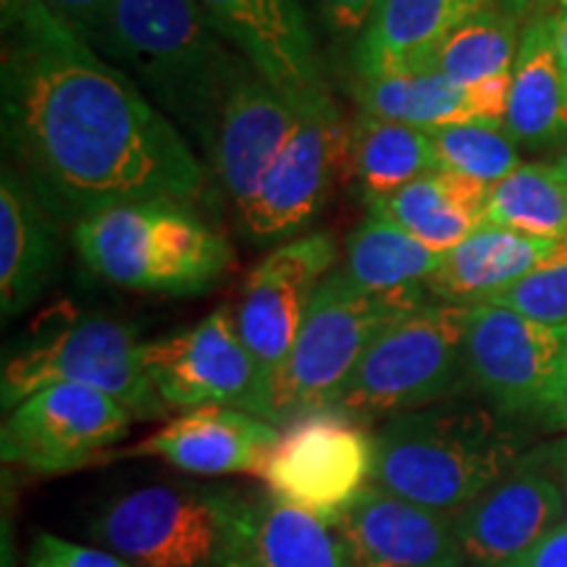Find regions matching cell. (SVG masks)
<instances>
[{
  "mask_svg": "<svg viewBox=\"0 0 567 567\" xmlns=\"http://www.w3.org/2000/svg\"><path fill=\"white\" fill-rule=\"evenodd\" d=\"M442 260L444 252L421 243L402 226L368 213L347 239L344 266L339 271L371 292H392L425 284L439 271Z\"/></svg>",
  "mask_w": 567,
  "mask_h": 567,
  "instance_id": "28",
  "label": "cell"
},
{
  "mask_svg": "<svg viewBox=\"0 0 567 567\" xmlns=\"http://www.w3.org/2000/svg\"><path fill=\"white\" fill-rule=\"evenodd\" d=\"M147 375L168 408L221 405L274 423V400L229 308L179 334L145 342Z\"/></svg>",
  "mask_w": 567,
  "mask_h": 567,
  "instance_id": "10",
  "label": "cell"
},
{
  "mask_svg": "<svg viewBox=\"0 0 567 567\" xmlns=\"http://www.w3.org/2000/svg\"><path fill=\"white\" fill-rule=\"evenodd\" d=\"M486 302L542 323H567V252L538 266L536 271L488 297Z\"/></svg>",
  "mask_w": 567,
  "mask_h": 567,
  "instance_id": "32",
  "label": "cell"
},
{
  "mask_svg": "<svg viewBox=\"0 0 567 567\" xmlns=\"http://www.w3.org/2000/svg\"><path fill=\"white\" fill-rule=\"evenodd\" d=\"M559 6H563V11H567V0H557Z\"/></svg>",
  "mask_w": 567,
  "mask_h": 567,
  "instance_id": "42",
  "label": "cell"
},
{
  "mask_svg": "<svg viewBox=\"0 0 567 567\" xmlns=\"http://www.w3.org/2000/svg\"><path fill=\"white\" fill-rule=\"evenodd\" d=\"M279 439V425L237 408L205 405L182 413L137 446L130 455L161 457L195 476L255 473Z\"/></svg>",
  "mask_w": 567,
  "mask_h": 567,
  "instance_id": "19",
  "label": "cell"
},
{
  "mask_svg": "<svg viewBox=\"0 0 567 567\" xmlns=\"http://www.w3.org/2000/svg\"><path fill=\"white\" fill-rule=\"evenodd\" d=\"M74 247L101 279L132 292L195 297L231 271V245L189 205L132 203L84 216Z\"/></svg>",
  "mask_w": 567,
  "mask_h": 567,
  "instance_id": "4",
  "label": "cell"
},
{
  "mask_svg": "<svg viewBox=\"0 0 567 567\" xmlns=\"http://www.w3.org/2000/svg\"><path fill=\"white\" fill-rule=\"evenodd\" d=\"M0 63L6 151L53 218L200 200L179 126L42 0H3Z\"/></svg>",
  "mask_w": 567,
  "mask_h": 567,
  "instance_id": "1",
  "label": "cell"
},
{
  "mask_svg": "<svg viewBox=\"0 0 567 567\" xmlns=\"http://www.w3.org/2000/svg\"><path fill=\"white\" fill-rule=\"evenodd\" d=\"M494 0H375L354 42L358 76H392L429 69L442 42Z\"/></svg>",
  "mask_w": 567,
  "mask_h": 567,
  "instance_id": "21",
  "label": "cell"
},
{
  "mask_svg": "<svg viewBox=\"0 0 567 567\" xmlns=\"http://www.w3.org/2000/svg\"><path fill=\"white\" fill-rule=\"evenodd\" d=\"M520 13L494 0L476 17H471L442 42L429 69L444 74L446 80L465 84H481L494 76L513 74L517 48H520Z\"/></svg>",
  "mask_w": 567,
  "mask_h": 567,
  "instance_id": "29",
  "label": "cell"
},
{
  "mask_svg": "<svg viewBox=\"0 0 567 567\" xmlns=\"http://www.w3.org/2000/svg\"><path fill=\"white\" fill-rule=\"evenodd\" d=\"M486 195L488 184L436 168L375 203L371 213L402 226L434 250L450 252L484 226Z\"/></svg>",
  "mask_w": 567,
  "mask_h": 567,
  "instance_id": "25",
  "label": "cell"
},
{
  "mask_svg": "<svg viewBox=\"0 0 567 567\" xmlns=\"http://www.w3.org/2000/svg\"><path fill=\"white\" fill-rule=\"evenodd\" d=\"M122 402L80 384L40 389L9 410L0 434L3 460L34 473H66L101 457L130 434Z\"/></svg>",
  "mask_w": 567,
  "mask_h": 567,
  "instance_id": "11",
  "label": "cell"
},
{
  "mask_svg": "<svg viewBox=\"0 0 567 567\" xmlns=\"http://www.w3.org/2000/svg\"><path fill=\"white\" fill-rule=\"evenodd\" d=\"M61 260L53 213L9 163L0 174V308L24 313L51 284Z\"/></svg>",
  "mask_w": 567,
  "mask_h": 567,
  "instance_id": "22",
  "label": "cell"
},
{
  "mask_svg": "<svg viewBox=\"0 0 567 567\" xmlns=\"http://www.w3.org/2000/svg\"><path fill=\"white\" fill-rule=\"evenodd\" d=\"M27 567H132L126 559L109 549L82 547L53 534H40L34 538Z\"/></svg>",
  "mask_w": 567,
  "mask_h": 567,
  "instance_id": "33",
  "label": "cell"
},
{
  "mask_svg": "<svg viewBox=\"0 0 567 567\" xmlns=\"http://www.w3.org/2000/svg\"><path fill=\"white\" fill-rule=\"evenodd\" d=\"M245 507L226 488L145 486L113 499L92 538L132 567H234Z\"/></svg>",
  "mask_w": 567,
  "mask_h": 567,
  "instance_id": "6",
  "label": "cell"
},
{
  "mask_svg": "<svg viewBox=\"0 0 567 567\" xmlns=\"http://www.w3.org/2000/svg\"><path fill=\"white\" fill-rule=\"evenodd\" d=\"M439 168L478 179L494 187L523 166L517 142L505 124H452L429 130Z\"/></svg>",
  "mask_w": 567,
  "mask_h": 567,
  "instance_id": "31",
  "label": "cell"
},
{
  "mask_svg": "<svg viewBox=\"0 0 567 567\" xmlns=\"http://www.w3.org/2000/svg\"><path fill=\"white\" fill-rule=\"evenodd\" d=\"M305 118L252 69L237 82L224 105L213 147L216 172L237 208L255 195Z\"/></svg>",
  "mask_w": 567,
  "mask_h": 567,
  "instance_id": "18",
  "label": "cell"
},
{
  "mask_svg": "<svg viewBox=\"0 0 567 567\" xmlns=\"http://www.w3.org/2000/svg\"><path fill=\"white\" fill-rule=\"evenodd\" d=\"M323 19L329 21L337 38H354L363 34L368 19L375 9V0H318Z\"/></svg>",
  "mask_w": 567,
  "mask_h": 567,
  "instance_id": "35",
  "label": "cell"
},
{
  "mask_svg": "<svg viewBox=\"0 0 567 567\" xmlns=\"http://www.w3.org/2000/svg\"><path fill=\"white\" fill-rule=\"evenodd\" d=\"M499 3H502V6H507V9H513V11L520 13L523 3H526V0H499Z\"/></svg>",
  "mask_w": 567,
  "mask_h": 567,
  "instance_id": "40",
  "label": "cell"
},
{
  "mask_svg": "<svg viewBox=\"0 0 567 567\" xmlns=\"http://www.w3.org/2000/svg\"><path fill=\"white\" fill-rule=\"evenodd\" d=\"M505 130L517 145L551 147L567 137V87L555 42V17H536L520 34Z\"/></svg>",
  "mask_w": 567,
  "mask_h": 567,
  "instance_id": "24",
  "label": "cell"
},
{
  "mask_svg": "<svg viewBox=\"0 0 567 567\" xmlns=\"http://www.w3.org/2000/svg\"><path fill=\"white\" fill-rule=\"evenodd\" d=\"M565 252L567 239H542L484 224L444 252L439 271L423 287L442 302L478 305Z\"/></svg>",
  "mask_w": 567,
  "mask_h": 567,
  "instance_id": "23",
  "label": "cell"
},
{
  "mask_svg": "<svg viewBox=\"0 0 567 567\" xmlns=\"http://www.w3.org/2000/svg\"><path fill=\"white\" fill-rule=\"evenodd\" d=\"M484 224L542 239H567V182L555 163H523L488 187Z\"/></svg>",
  "mask_w": 567,
  "mask_h": 567,
  "instance_id": "30",
  "label": "cell"
},
{
  "mask_svg": "<svg viewBox=\"0 0 567 567\" xmlns=\"http://www.w3.org/2000/svg\"><path fill=\"white\" fill-rule=\"evenodd\" d=\"M234 567H347L329 523L276 496L247 499Z\"/></svg>",
  "mask_w": 567,
  "mask_h": 567,
  "instance_id": "26",
  "label": "cell"
},
{
  "mask_svg": "<svg viewBox=\"0 0 567 567\" xmlns=\"http://www.w3.org/2000/svg\"><path fill=\"white\" fill-rule=\"evenodd\" d=\"M436 168L439 161L429 130L358 113L350 126L347 179L368 208Z\"/></svg>",
  "mask_w": 567,
  "mask_h": 567,
  "instance_id": "27",
  "label": "cell"
},
{
  "mask_svg": "<svg viewBox=\"0 0 567 567\" xmlns=\"http://www.w3.org/2000/svg\"><path fill=\"white\" fill-rule=\"evenodd\" d=\"M555 166L559 168V174H563V179L567 182V155H563V158H559V163H555Z\"/></svg>",
  "mask_w": 567,
  "mask_h": 567,
  "instance_id": "41",
  "label": "cell"
},
{
  "mask_svg": "<svg viewBox=\"0 0 567 567\" xmlns=\"http://www.w3.org/2000/svg\"><path fill=\"white\" fill-rule=\"evenodd\" d=\"M142 350L130 326L103 316L76 318L9 358L0 379L6 413L45 386L80 384L118 400L137 421L163 417L168 405L155 392Z\"/></svg>",
  "mask_w": 567,
  "mask_h": 567,
  "instance_id": "8",
  "label": "cell"
},
{
  "mask_svg": "<svg viewBox=\"0 0 567 567\" xmlns=\"http://www.w3.org/2000/svg\"><path fill=\"white\" fill-rule=\"evenodd\" d=\"M473 305L425 302L368 347L334 405L354 421L394 417L434 405L465 375V334Z\"/></svg>",
  "mask_w": 567,
  "mask_h": 567,
  "instance_id": "7",
  "label": "cell"
},
{
  "mask_svg": "<svg viewBox=\"0 0 567 567\" xmlns=\"http://www.w3.org/2000/svg\"><path fill=\"white\" fill-rule=\"evenodd\" d=\"M452 517L467 563L505 567L567 520V509L555 481L523 457L505 478Z\"/></svg>",
  "mask_w": 567,
  "mask_h": 567,
  "instance_id": "17",
  "label": "cell"
},
{
  "mask_svg": "<svg viewBox=\"0 0 567 567\" xmlns=\"http://www.w3.org/2000/svg\"><path fill=\"white\" fill-rule=\"evenodd\" d=\"M347 567L463 565L455 517L434 513L371 484L331 526Z\"/></svg>",
  "mask_w": 567,
  "mask_h": 567,
  "instance_id": "16",
  "label": "cell"
},
{
  "mask_svg": "<svg viewBox=\"0 0 567 567\" xmlns=\"http://www.w3.org/2000/svg\"><path fill=\"white\" fill-rule=\"evenodd\" d=\"M210 27L305 116L337 109L300 0H197Z\"/></svg>",
  "mask_w": 567,
  "mask_h": 567,
  "instance_id": "14",
  "label": "cell"
},
{
  "mask_svg": "<svg viewBox=\"0 0 567 567\" xmlns=\"http://www.w3.org/2000/svg\"><path fill=\"white\" fill-rule=\"evenodd\" d=\"M97 45L213 155L224 105L252 66L197 0H113Z\"/></svg>",
  "mask_w": 567,
  "mask_h": 567,
  "instance_id": "2",
  "label": "cell"
},
{
  "mask_svg": "<svg viewBox=\"0 0 567 567\" xmlns=\"http://www.w3.org/2000/svg\"><path fill=\"white\" fill-rule=\"evenodd\" d=\"M375 436L337 408L297 415L279 429L258 476L287 505L334 526L373 484Z\"/></svg>",
  "mask_w": 567,
  "mask_h": 567,
  "instance_id": "9",
  "label": "cell"
},
{
  "mask_svg": "<svg viewBox=\"0 0 567 567\" xmlns=\"http://www.w3.org/2000/svg\"><path fill=\"white\" fill-rule=\"evenodd\" d=\"M347 155L350 126L339 109L305 118L255 195L239 205V229L255 243H274L305 229L347 176Z\"/></svg>",
  "mask_w": 567,
  "mask_h": 567,
  "instance_id": "15",
  "label": "cell"
},
{
  "mask_svg": "<svg viewBox=\"0 0 567 567\" xmlns=\"http://www.w3.org/2000/svg\"><path fill=\"white\" fill-rule=\"evenodd\" d=\"M530 465H536L538 471H544L547 476L555 481L559 494L565 499V509H567V436L559 439V442L544 446V450L534 452V455L526 457Z\"/></svg>",
  "mask_w": 567,
  "mask_h": 567,
  "instance_id": "37",
  "label": "cell"
},
{
  "mask_svg": "<svg viewBox=\"0 0 567 567\" xmlns=\"http://www.w3.org/2000/svg\"><path fill=\"white\" fill-rule=\"evenodd\" d=\"M515 465V436L492 413L429 405L381 425L373 484L413 505L457 515Z\"/></svg>",
  "mask_w": 567,
  "mask_h": 567,
  "instance_id": "3",
  "label": "cell"
},
{
  "mask_svg": "<svg viewBox=\"0 0 567 567\" xmlns=\"http://www.w3.org/2000/svg\"><path fill=\"white\" fill-rule=\"evenodd\" d=\"M42 3L55 13L63 24L80 34V38L87 42H97L105 19H109L113 0H42Z\"/></svg>",
  "mask_w": 567,
  "mask_h": 567,
  "instance_id": "34",
  "label": "cell"
},
{
  "mask_svg": "<svg viewBox=\"0 0 567 567\" xmlns=\"http://www.w3.org/2000/svg\"><path fill=\"white\" fill-rule=\"evenodd\" d=\"M452 567H465V565H452Z\"/></svg>",
  "mask_w": 567,
  "mask_h": 567,
  "instance_id": "43",
  "label": "cell"
},
{
  "mask_svg": "<svg viewBox=\"0 0 567 567\" xmlns=\"http://www.w3.org/2000/svg\"><path fill=\"white\" fill-rule=\"evenodd\" d=\"M567 360V323H542L499 305H473L465 375L502 413H544Z\"/></svg>",
  "mask_w": 567,
  "mask_h": 567,
  "instance_id": "13",
  "label": "cell"
},
{
  "mask_svg": "<svg viewBox=\"0 0 567 567\" xmlns=\"http://www.w3.org/2000/svg\"><path fill=\"white\" fill-rule=\"evenodd\" d=\"M544 415H547L555 425H559V429H567V360L563 371H559L555 392L549 396V405L544 410Z\"/></svg>",
  "mask_w": 567,
  "mask_h": 567,
  "instance_id": "38",
  "label": "cell"
},
{
  "mask_svg": "<svg viewBox=\"0 0 567 567\" xmlns=\"http://www.w3.org/2000/svg\"><path fill=\"white\" fill-rule=\"evenodd\" d=\"M337 255L334 234L316 231L276 247L247 274L234 323L264 373L271 400L308 305L326 274L334 271Z\"/></svg>",
  "mask_w": 567,
  "mask_h": 567,
  "instance_id": "12",
  "label": "cell"
},
{
  "mask_svg": "<svg viewBox=\"0 0 567 567\" xmlns=\"http://www.w3.org/2000/svg\"><path fill=\"white\" fill-rule=\"evenodd\" d=\"M429 302L423 284L371 292L331 271L318 284L300 337L274 389V423L334 405L363 354L394 321Z\"/></svg>",
  "mask_w": 567,
  "mask_h": 567,
  "instance_id": "5",
  "label": "cell"
},
{
  "mask_svg": "<svg viewBox=\"0 0 567 567\" xmlns=\"http://www.w3.org/2000/svg\"><path fill=\"white\" fill-rule=\"evenodd\" d=\"M555 42H557L559 66H563V76H565V87H567V11L557 13L555 17Z\"/></svg>",
  "mask_w": 567,
  "mask_h": 567,
  "instance_id": "39",
  "label": "cell"
},
{
  "mask_svg": "<svg viewBox=\"0 0 567 567\" xmlns=\"http://www.w3.org/2000/svg\"><path fill=\"white\" fill-rule=\"evenodd\" d=\"M509 87L513 74L465 87L434 69H421L392 76H358L354 101L360 113L421 130L473 122L505 124Z\"/></svg>",
  "mask_w": 567,
  "mask_h": 567,
  "instance_id": "20",
  "label": "cell"
},
{
  "mask_svg": "<svg viewBox=\"0 0 567 567\" xmlns=\"http://www.w3.org/2000/svg\"><path fill=\"white\" fill-rule=\"evenodd\" d=\"M505 567H567V520Z\"/></svg>",
  "mask_w": 567,
  "mask_h": 567,
  "instance_id": "36",
  "label": "cell"
}]
</instances>
